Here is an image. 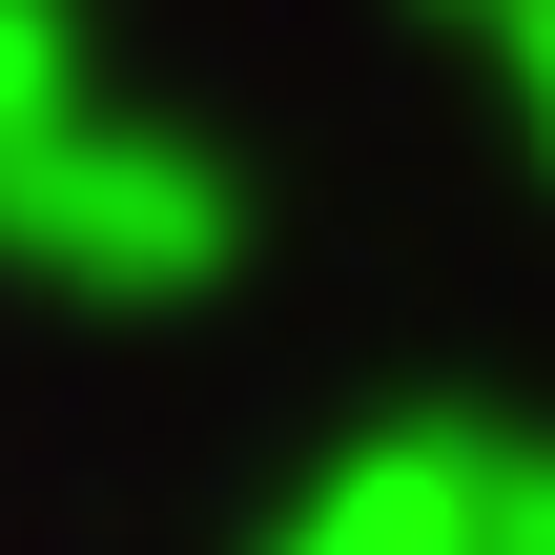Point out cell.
<instances>
[{
    "label": "cell",
    "instance_id": "6da1fadb",
    "mask_svg": "<svg viewBox=\"0 0 555 555\" xmlns=\"http://www.w3.org/2000/svg\"><path fill=\"white\" fill-rule=\"evenodd\" d=\"M0 268L62 288V309H206L247 268V165L185 144V124H124L82 82L62 124L0 144Z\"/></svg>",
    "mask_w": 555,
    "mask_h": 555
},
{
    "label": "cell",
    "instance_id": "7a4b0ae2",
    "mask_svg": "<svg viewBox=\"0 0 555 555\" xmlns=\"http://www.w3.org/2000/svg\"><path fill=\"white\" fill-rule=\"evenodd\" d=\"M453 433H474V412H391L371 453H330V474L268 515V555H474V515H453Z\"/></svg>",
    "mask_w": 555,
    "mask_h": 555
},
{
    "label": "cell",
    "instance_id": "3957f363",
    "mask_svg": "<svg viewBox=\"0 0 555 555\" xmlns=\"http://www.w3.org/2000/svg\"><path fill=\"white\" fill-rule=\"evenodd\" d=\"M82 82H103V62H82V0H0V144H21V124H62Z\"/></svg>",
    "mask_w": 555,
    "mask_h": 555
},
{
    "label": "cell",
    "instance_id": "277c9868",
    "mask_svg": "<svg viewBox=\"0 0 555 555\" xmlns=\"http://www.w3.org/2000/svg\"><path fill=\"white\" fill-rule=\"evenodd\" d=\"M494 62H515V124H535V165H555V21H535V41H494Z\"/></svg>",
    "mask_w": 555,
    "mask_h": 555
},
{
    "label": "cell",
    "instance_id": "5b68a950",
    "mask_svg": "<svg viewBox=\"0 0 555 555\" xmlns=\"http://www.w3.org/2000/svg\"><path fill=\"white\" fill-rule=\"evenodd\" d=\"M412 21H453V41H535L555 0H412Z\"/></svg>",
    "mask_w": 555,
    "mask_h": 555
}]
</instances>
